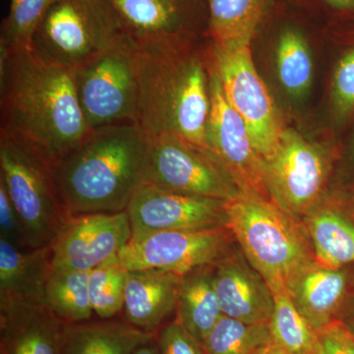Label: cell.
<instances>
[{
	"label": "cell",
	"mask_w": 354,
	"mask_h": 354,
	"mask_svg": "<svg viewBox=\"0 0 354 354\" xmlns=\"http://www.w3.org/2000/svg\"><path fill=\"white\" fill-rule=\"evenodd\" d=\"M0 134L57 164L91 131L73 70L46 62L31 48L0 50Z\"/></svg>",
	"instance_id": "obj_1"
},
{
	"label": "cell",
	"mask_w": 354,
	"mask_h": 354,
	"mask_svg": "<svg viewBox=\"0 0 354 354\" xmlns=\"http://www.w3.org/2000/svg\"><path fill=\"white\" fill-rule=\"evenodd\" d=\"M194 39L135 41L137 124L149 136L172 134L207 146L211 97L208 59L192 48Z\"/></svg>",
	"instance_id": "obj_2"
},
{
	"label": "cell",
	"mask_w": 354,
	"mask_h": 354,
	"mask_svg": "<svg viewBox=\"0 0 354 354\" xmlns=\"http://www.w3.org/2000/svg\"><path fill=\"white\" fill-rule=\"evenodd\" d=\"M150 138L136 123L91 130L55 165L68 216L127 211L145 181Z\"/></svg>",
	"instance_id": "obj_3"
},
{
	"label": "cell",
	"mask_w": 354,
	"mask_h": 354,
	"mask_svg": "<svg viewBox=\"0 0 354 354\" xmlns=\"http://www.w3.org/2000/svg\"><path fill=\"white\" fill-rule=\"evenodd\" d=\"M225 209L235 243L272 293L288 291L298 272L316 260L301 225L274 203L241 193Z\"/></svg>",
	"instance_id": "obj_4"
},
{
	"label": "cell",
	"mask_w": 354,
	"mask_h": 354,
	"mask_svg": "<svg viewBox=\"0 0 354 354\" xmlns=\"http://www.w3.org/2000/svg\"><path fill=\"white\" fill-rule=\"evenodd\" d=\"M129 36L109 0H55L31 48L39 57L74 70Z\"/></svg>",
	"instance_id": "obj_5"
},
{
	"label": "cell",
	"mask_w": 354,
	"mask_h": 354,
	"mask_svg": "<svg viewBox=\"0 0 354 354\" xmlns=\"http://www.w3.org/2000/svg\"><path fill=\"white\" fill-rule=\"evenodd\" d=\"M0 180L19 214L31 248L50 247L68 218L55 165L29 146L0 134Z\"/></svg>",
	"instance_id": "obj_6"
},
{
	"label": "cell",
	"mask_w": 354,
	"mask_h": 354,
	"mask_svg": "<svg viewBox=\"0 0 354 354\" xmlns=\"http://www.w3.org/2000/svg\"><path fill=\"white\" fill-rule=\"evenodd\" d=\"M79 104L90 129L136 123L135 41L128 36L73 70Z\"/></svg>",
	"instance_id": "obj_7"
},
{
	"label": "cell",
	"mask_w": 354,
	"mask_h": 354,
	"mask_svg": "<svg viewBox=\"0 0 354 354\" xmlns=\"http://www.w3.org/2000/svg\"><path fill=\"white\" fill-rule=\"evenodd\" d=\"M144 184L160 189L209 199L232 201L239 186L215 153L172 134L149 136Z\"/></svg>",
	"instance_id": "obj_8"
},
{
	"label": "cell",
	"mask_w": 354,
	"mask_h": 354,
	"mask_svg": "<svg viewBox=\"0 0 354 354\" xmlns=\"http://www.w3.org/2000/svg\"><path fill=\"white\" fill-rule=\"evenodd\" d=\"M209 50L228 104L245 123L261 158L269 160L278 148L285 127L267 86L254 66L251 46L223 48L211 41Z\"/></svg>",
	"instance_id": "obj_9"
},
{
	"label": "cell",
	"mask_w": 354,
	"mask_h": 354,
	"mask_svg": "<svg viewBox=\"0 0 354 354\" xmlns=\"http://www.w3.org/2000/svg\"><path fill=\"white\" fill-rule=\"evenodd\" d=\"M330 160L295 130L285 128L276 152L264 160V176L272 202L300 223L325 196Z\"/></svg>",
	"instance_id": "obj_10"
},
{
	"label": "cell",
	"mask_w": 354,
	"mask_h": 354,
	"mask_svg": "<svg viewBox=\"0 0 354 354\" xmlns=\"http://www.w3.org/2000/svg\"><path fill=\"white\" fill-rule=\"evenodd\" d=\"M234 244L227 227L172 230L131 237L118 256L128 271L160 270L184 277L215 265Z\"/></svg>",
	"instance_id": "obj_11"
},
{
	"label": "cell",
	"mask_w": 354,
	"mask_h": 354,
	"mask_svg": "<svg viewBox=\"0 0 354 354\" xmlns=\"http://www.w3.org/2000/svg\"><path fill=\"white\" fill-rule=\"evenodd\" d=\"M209 97L208 148L227 169L241 193L272 202L265 183L264 160L256 151L245 123L228 104L213 64L209 75Z\"/></svg>",
	"instance_id": "obj_12"
},
{
	"label": "cell",
	"mask_w": 354,
	"mask_h": 354,
	"mask_svg": "<svg viewBox=\"0 0 354 354\" xmlns=\"http://www.w3.org/2000/svg\"><path fill=\"white\" fill-rule=\"evenodd\" d=\"M127 211L68 216L51 243V268L91 272L120 255L131 239Z\"/></svg>",
	"instance_id": "obj_13"
},
{
	"label": "cell",
	"mask_w": 354,
	"mask_h": 354,
	"mask_svg": "<svg viewBox=\"0 0 354 354\" xmlns=\"http://www.w3.org/2000/svg\"><path fill=\"white\" fill-rule=\"evenodd\" d=\"M227 201L178 194L143 184L128 205L132 237L227 227Z\"/></svg>",
	"instance_id": "obj_14"
},
{
	"label": "cell",
	"mask_w": 354,
	"mask_h": 354,
	"mask_svg": "<svg viewBox=\"0 0 354 354\" xmlns=\"http://www.w3.org/2000/svg\"><path fill=\"white\" fill-rule=\"evenodd\" d=\"M134 41L209 38L208 0H109Z\"/></svg>",
	"instance_id": "obj_15"
},
{
	"label": "cell",
	"mask_w": 354,
	"mask_h": 354,
	"mask_svg": "<svg viewBox=\"0 0 354 354\" xmlns=\"http://www.w3.org/2000/svg\"><path fill=\"white\" fill-rule=\"evenodd\" d=\"M213 276L223 315L241 322L269 326L274 311V293L239 247L232 246L213 266Z\"/></svg>",
	"instance_id": "obj_16"
},
{
	"label": "cell",
	"mask_w": 354,
	"mask_h": 354,
	"mask_svg": "<svg viewBox=\"0 0 354 354\" xmlns=\"http://www.w3.org/2000/svg\"><path fill=\"white\" fill-rule=\"evenodd\" d=\"M288 293L297 311L319 332L341 322L354 295V266L329 267L315 260L298 272Z\"/></svg>",
	"instance_id": "obj_17"
},
{
	"label": "cell",
	"mask_w": 354,
	"mask_h": 354,
	"mask_svg": "<svg viewBox=\"0 0 354 354\" xmlns=\"http://www.w3.org/2000/svg\"><path fill=\"white\" fill-rule=\"evenodd\" d=\"M65 324L44 304L0 302L1 354H62Z\"/></svg>",
	"instance_id": "obj_18"
},
{
	"label": "cell",
	"mask_w": 354,
	"mask_h": 354,
	"mask_svg": "<svg viewBox=\"0 0 354 354\" xmlns=\"http://www.w3.org/2000/svg\"><path fill=\"white\" fill-rule=\"evenodd\" d=\"M183 278L160 270L129 271L122 310L127 323L153 334L176 312Z\"/></svg>",
	"instance_id": "obj_19"
},
{
	"label": "cell",
	"mask_w": 354,
	"mask_h": 354,
	"mask_svg": "<svg viewBox=\"0 0 354 354\" xmlns=\"http://www.w3.org/2000/svg\"><path fill=\"white\" fill-rule=\"evenodd\" d=\"M342 202L324 196L300 221L317 262L354 266V216Z\"/></svg>",
	"instance_id": "obj_20"
},
{
	"label": "cell",
	"mask_w": 354,
	"mask_h": 354,
	"mask_svg": "<svg viewBox=\"0 0 354 354\" xmlns=\"http://www.w3.org/2000/svg\"><path fill=\"white\" fill-rule=\"evenodd\" d=\"M50 247L20 249L0 239V302L44 304Z\"/></svg>",
	"instance_id": "obj_21"
},
{
	"label": "cell",
	"mask_w": 354,
	"mask_h": 354,
	"mask_svg": "<svg viewBox=\"0 0 354 354\" xmlns=\"http://www.w3.org/2000/svg\"><path fill=\"white\" fill-rule=\"evenodd\" d=\"M152 339L153 334L118 321L66 323L62 354H134Z\"/></svg>",
	"instance_id": "obj_22"
},
{
	"label": "cell",
	"mask_w": 354,
	"mask_h": 354,
	"mask_svg": "<svg viewBox=\"0 0 354 354\" xmlns=\"http://www.w3.org/2000/svg\"><path fill=\"white\" fill-rule=\"evenodd\" d=\"M274 0H208L209 39L223 48L251 46Z\"/></svg>",
	"instance_id": "obj_23"
},
{
	"label": "cell",
	"mask_w": 354,
	"mask_h": 354,
	"mask_svg": "<svg viewBox=\"0 0 354 354\" xmlns=\"http://www.w3.org/2000/svg\"><path fill=\"white\" fill-rule=\"evenodd\" d=\"M176 314L177 322L203 344L209 330L223 317L214 286L213 266L183 277Z\"/></svg>",
	"instance_id": "obj_24"
},
{
	"label": "cell",
	"mask_w": 354,
	"mask_h": 354,
	"mask_svg": "<svg viewBox=\"0 0 354 354\" xmlns=\"http://www.w3.org/2000/svg\"><path fill=\"white\" fill-rule=\"evenodd\" d=\"M304 30L295 23L279 28L277 39V69L281 85L293 97L308 92L313 77V62Z\"/></svg>",
	"instance_id": "obj_25"
},
{
	"label": "cell",
	"mask_w": 354,
	"mask_h": 354,
	"mask_svg": "<svg viewBox=\"0 0 354 354\" xmlns=\"http://www.w3.org/2000/svg\"><path fill=\"white\" fill-rule=\"evenodd\" d=\"M90 272L53 269L44 293V305L65 323L88 321L94 314L88 291Z\"/></svg>",
	"instance_id": "obj_26"
},
{
	"label": "cell",
	"mask_w": 354,
	"mask_h": 354,
	"mask_svg": "<svg viewBox=\"0 0 354 354\" xmlns=\"http://www.w3.org/2000/svg\"><path fill=\"white\" fill-rule=\"evenodd\" d=\"M274 298L269 323L274 342L288 354H321L318 332L295 308L288 291L274 292Z\"/></svg>",
	"instance_id": "obj_27"
},
{
	"label": "cell",
	"mask_w": 354,
	"mask_h": 354,
	"mask_svg": "<svg viewBox=\"0 0 354 354\" xmlns=\"http://www.w3.org/2000/svg\"><path fill=\"white\" fill-rule=\"evenodd\" d=\"M269 326L249 324L223 315L205 337V354H256L272 344Z\"/></svg>",
	"instance_id": "obj_28"
},
{
	"label": "cell",
	"mask_w": 354,
	"mask_h": 354,
	"mask_svg": "<svg viewBox=\"0 0 354 354\" xmlns=\"http://www.w3.org/2000/svg\"><path fill=\"white\" fill-rule=\"evenodd\" d=\"M128 272L118 255L90 272L91 304L94 314L102 320H109L122 311Z\"/></svg>",
	"instance_id": "obj_29"
},
{
	"label": "cell",
	"mask_w": 354,
	"mask_h": 354,
	"mask_svg": "<svg viewBox=\"0 0 354 354\" xmlns=\"http://www.w3.org/2000/svg\"><path fill=\"white\" fill-rule=\"evenodd\" d=\"M55 0H11L10 10L1 26L0 50L31 48L32 38Z\"/></svg>",
	"instance_id": "obj_30"
},
{
	"label": "cell",
	"mask_w": 354,
	"mask_h": 354,
	"mask_svg": "<svg viewBox=\"0 0 354 354\" xmlns=\"http://www.w3.org/2000/svg\"><path fill=\"white\" fill-rule=\"evenodd\" d=\"M333 102L337 118H346L354 109V48L337 65L333 79Z\"/></svg>",
	"instance_id": "obj_31"
},
{
	"label": "cell",
	"mask_w": 354,
	"mask_h": 354,
	"mask_svg": "<svg viewBox=\"0 0 354 354\" xmlns=\"http://www.w3.org/2000/svg\"><path fill=\"white\" fill-rule=\"evenodd\" d=\"M155 341L160 354H205L201 342L176 320L160 328Z\"/></svg>",
	"instance_id": "obj_32"
},
{
	"label": "cell",
	"mask_w": 354,
	"mask_h": 354,
	"mask_svg": "<svg viewBox=\"0 0 354 354\" xmlns=\"http://www.w3.org/2000/svg\"><path fill=\"white\" fill-rule=\"evenodd\" d=\"M0 239L20 249H32L19 214L0 180Z\"/></svg>",
	"instance_id": "obj_33"
},
{
	"label": "cell",
	"mask_w": 354,
	"mask_h": 354,
	"mask_svg": "<svg viewBox=\"0 0 354 354\" xmlns=\"http://www.w3.org/2000/svg\"><path fill=\"white\" fill-rule=\"evenodd\" d=\"M321 354H354V335L342 322H335L318 332Z\"/></svg>",
	"instance_id": "obj_34"
},
{
	"label": "cell",
	"mask_w": 354,
	"mask_h": 354,
	"mask_svg": "<svg viewBox=\"0 0 354 354\" xmlns=\"http://www.w3.org/2000/svg\"><path fill=\"white\" fill-rule=\"evenodd\" d=\"M335 17H354V0H310Z\"/></svg>",
	"instance_id": "obj_35"
},
{
	"label": "cell",
	"mask_w": 354,
	"mask_h": 354,
	"mask_svg": "<svg viewBox=\"0 0 354 354\" xmlns=\"http://www.w3.org/2000/svg\"><path fill=\"white\" fill-rule=\"evenodd\" d=\"M341 322L354 335V295L349 300L344 313H342Z\"/></svg>",
	"instance_id": "obj_36"
},
{
	"label": "cell",
	"mask_w": 354,
	"mask_h": 354,
	"mask_svg": "<svg viewBox=\"0 0 354 354\" xmlns=\"http://www.w3.org/2000/svg\"><path fill=\"white\" fill-rule=\"evenodd\" d=\"M134 354H160L156 341L153 342V339H150L146 344H142L140 348L136 349Z\"/></svg>",
	"instance_id": "obj_37"
},
{
	"label": "cell",
	"mask_w": 354,
	"mask_h": 354,
	"mask_svg": "<svg viewBox=\"0 0 354 354\" xmlns=\"http://www.w3.org/2000/svg\"><path fill=\"white\" fill-rule=\"evenodd\" d=\"M256 354H288L285 349L279 346L278 344L272 342V344H268L264 348H261Z\"/></svg>",
	"instance_id": "obj_38"
},
{
	"label": "cell",
	"mask_w": 354,
	"mask_h": 354,
	"mask_svg": "<svg viewBox=\"0 0 354 354\" xmlns=\"http://www.w3.org/2000/svg\"><path fill=\"white\" fill-rule=\"evenodd\" d=\"M353 155H354V143H353Z\"/></svg>",
	"instance_id": "obj_39"
}]
</instances>
